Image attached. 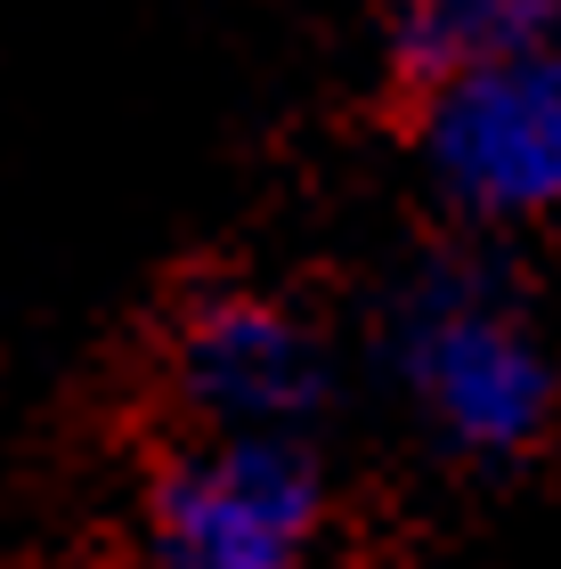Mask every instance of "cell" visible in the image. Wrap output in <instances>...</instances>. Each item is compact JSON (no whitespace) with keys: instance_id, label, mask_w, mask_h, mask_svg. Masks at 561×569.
<instances>
[{"instance_id":"cell-1","label":"cell","mask_w":561,"mask_h":569,"mask_svg":"<svg viewBox=\"0 0 561 569\" xmlns=\"http://www.w3.org/2000/svg\"><path fill=\"white\" fill-rule=\"evenodd\" d=\"M391 375L455 456H521L553 416V358L480 269H431L391 309Z\"/></svg>"},{"instance_id":"cell-2","label":"cell","mask_w":561,"mask_h":569,"mask_svg":"<svg viewBox=\"0 0 561 569\" xmlns=\"http://www.w3.org/2000/svg\"><path fill=\"white\" fill-rule=\"evenodd\" d=\"M318 463L301 431H203L147 488V561L156 569H310Z\"/></svg>"},{"instance_id":"cell-3","label":"cell","mask_w":561,"mask_h":569,"mask_svg":"<svg viewBox=\"0 0 561 569\" xmlns=\"http://www.w3.org/2000/svg\"><path fill=\"white\" fill-rule=\"evenodd\" d=\"M423 163L472 220H538L561 203V33L423 82Z\"/></svg>"},{"instance_id":"cell-4","label":"cell","mask_w":561,"mask_h":569,"mask_svg":"<svg viewBox=\"0 0 561 569\" xmlns=\"http://www.w3.org/2000/svg\"><path fill=\"white\" fill-rule=\"evenodd\" d=\"M171 391L203 431H301L325 407V350L269 293H203L171 333Z\"/></svg>"},{"instance_id":"cell-5","label":"cell","mask_w":561,"mask_h":569,"mask_svg":"<svg viewBox=\"0 0 561 569\" xmlns=\"http://www.w3.org/2000/svg\"><path fill=\"white\" fill-rule=\"evenodd\" d=\"M561 33V0H399V66L440 82L455 66L513 58L529 41Z\"/></svg>"}]
</instances>
